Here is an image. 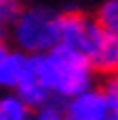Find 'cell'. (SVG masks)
<instances>
[{"label":"cell","instance_id":"obj_1","mask_svg":"<svg viewBox=\"0 0 118 120\" xmlns=\"http://www.w3.org/2000/svg\"><path fill=\"white\" fill-rule=\"evenodd\" d=\"M33 71L57 101H64L99 82L90 59L64 47H52L47 52L33 54Z\"/></svg>","mask_w":118,"mask_h":120},{"label":"cell","instance_id":"obj_2","mask_svg":"<svg viewBox=\"0 0 118 120\" xmlns=\"http://www.w3.org/2000/svg\"><path fill=\"white\" fill-rule=\"evenodd\" d=\"M7 42L26 54H40L57 45V12L47 7L24 5L17 21L7 31Z\"/></svg>","mask_w":118,"mask_h":120},{"label":"cell","instance_id":"obj_3","mask_svg":"<svg viewBox=\"0 0 118 120\" xmlns=\"http://www.w3.org/2000/svg\"><path fill=\"white\" fill-rule=\"evenodd\" d=\"M104 35L106 33L94 21V17L85 12H78V10L57 12V45L54 47H64L90 59L92 52L104 40Z\"/></svg>","mask_w":118,"mask_h":120},{"label":"cell","instance_id":"obj_4","mask_svg":"<svg viewBox=\"0 0 118 120\" xmlns=\"http://www.w3.org/2000/svg\"><path fill=\"white\" fill-rule=\"evenodd\" d=\"M62 104V115L64 120H113L116 115V104L102 87V82L59 101Z\"/></svg>","mask_w":118,"mask_h":120},{"label":"cell","instance_id":"obj_5","mask_svg":"<svg viewBox=\"0 0 118 120\" xmlns=\"http://www.w3.org/2000/svg\"><path fill=\"white\" fill-rule=\"evenodd\" d=\"M33 56L10 47L0 56V90H17L21 82L33 78Z\"/></svg>","mask_w":118,"mask_h":120},{"label":"cell","instance_id":"obj_6","mask_svg":"<svg viewBox=\"0 0 118 120\" xmlns=\"http://www.w3.org/2000/svg\"><path fill=\"white\" fill-rule=\"evenodd\" d=\"M31 106L14 90H0V120H31Z\"/></svg>","mask_w":118,"mask_h":120},{"label":"cell","instance_id":"obj_7","mask_svg":"<svg viewBox=\"0 0 118 120\" xmlns=\"http://www.w3.org/2000/svg\"><path fill=\"white\" fill-rule=\"evenodd\" d=\"M28 106H31V111H35V108H40V106H45V104H50V101H54V97L50 94V90L33 75V78H28L26 82H21L17 90H14Z\"/></svg>","mask_w":118,"mask_h":120},{"label":"cell","instance_id":"obj_8","mask_svg":"<svg viewBox=\"0 0 118 120\" xmlns=\"http://www.w3.org/2000/svg\"><path fill=\"white\" fill-rule=\"evenodd\" d=\"M92 17H94V21L102 26L104 33L118 35V0H106V3H102V7H99Z\"/></svg>","mask_w":118,"mask_h":120},{"label":"cell","instance_id":"obj_9","mask_svg":"<svg viewBox=\"0 0 118 120\" xmlns=\"http://www.w3.org/2000/svg\"><path fill=\"white\" fill-rule=\"evenodd\" d=\"M21 7H24L21 0H0V33L3 35H7L10 26L17 21Z\"/></svg>","mask_w":118,"mask_h":120},{"label":"cell","instance_id":"obj_10","mask_svg":"<svg viewBox=\"0 0 118 120\" xmlns=\"http://www.w3.org/2000/svg\"><path fill=\"white\" fill-rule=\"evenodd\" d=\"M31 120H64V115H62V104L54 99V101H50V104L35 108V111L31 113Z\"/></svg>","mask_w":118,"mask_h":120},{"label":"cell","instance_id":"obj_11","mask_svg":"<svg viewBox=\"0 0 118 120\" xmlns=\"http://www.w3.org/2000/svg\"><path fill=\"white\" fill-rule=\"evenodd\" d=\"M99 82H102V87L106 90V94L111 97V101L118 106V71L111 73V75H106V78H102Z\"/></svg>","mask_w":118,"mask_h":120},{"label":"cell","instance_id":"obj_12","mask_svg":"<svg viewBox=\"0 0 118 120\" xmlns=\"http://www.w3.org/2000/svg\"><path fill=\"white\" fill-rule=\"evenodd\" d=\"M10 49V42H7V35H3V33H0V56H3L5 52Z\"/></svg>","mask_w":118,"mask_h":120},{"label":"cell","instance_id":"obj_13","mask_svg":"<svg viewBox=\"0 0 118 120\" xmlns=\"http://www.w3.org/2000/svg\"><path fill=\"white\" fill-rule=\"evenodd\" d=\"M113 120H118V106H116V115H113Z\"/></svg>","mask_w":118,"mask_h":120},{"label":"cell","instance_id":"obj_14","mask_svg":"<svg viewBox=\"0 0 118 120\" xmlns=\"http://www.w3.org/2000/svg\"><path fill=\"white\" fill-rule=\"evenodd\" d=\"M116 40H118V35H116Z\"/></svg>","mask_w":118,"mask_h":120}]
</instances>
